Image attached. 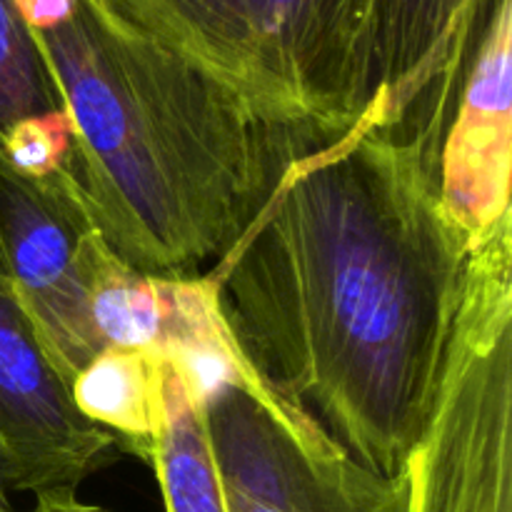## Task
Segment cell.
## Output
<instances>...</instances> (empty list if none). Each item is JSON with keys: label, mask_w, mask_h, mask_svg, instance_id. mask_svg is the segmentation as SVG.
<instances>
[{"label": "cell", "mask_w": 512, "mask_h": 512, "mask_svg": "<svg viewBox=\"0 0 512 512\" xmlns=\"http://www.w3.org/2000/svg\"><path fill=\"white\" fill-rule=\"evenodd\" d=\"M203 395L228 512H410L405 473L385 478L350 458L260 378L233 333Z\"/></svg>", "instance_id": "5b68a950"}, {"label": "cell", "mask_w": 512, "mask_h": 512, "mask_svg": "<svg viewBox=\"0 0 512 512\" xmlns=\"http://www.w3.org/2000/svg\"><path fill=\"white\" fill-rule=\"evenodd\" d=\"M88 305L103 348H160L168 325L163 278L130 268L93 230L85 243Z\"/></svg>", "instance_id": "7c38bea8"}, {"label": "cell", "mask_w": 512, "mask_h": 512, "mask_svg": "<svg viewBox=\"0 0 512 512\" xmlns=\"http://www.w3.org/2000/svg\"><path fill=\"white\" fill-rule=\"evenodd\" d=\"M0 150L15 170L33 178H48L70 165L73 133L63 108L20 120L0 138Z\"/></svg>", "instance_id": "5bb4252c"}, {"label": "cell", "mask_w": 512, "mask_h": 512, "mask_svg": "<svg viewBox=\"0 0 512 512\" xmlns=\"http://www.w3.org/2000/svg\"><path fill=\"white\" fill-rule=\"evenodd\" d=\"M510 180L512 0H495L438 155L440 203L470 253L512 220Z\"/></svg>", "instance_id": "9c48e42d"}, {"label": "cell", "mask_w": 512, "mask_h": 512, "mask_svg": "<svg viewBox=\"0 0 512 512\" xmlns=\"http://www.w3.org/2000/svg\"><path fill=\"white\" fill-rule=\"evenodd\" d=\"M145 460L155 470L165 512H228L205 423V395L170 353L163 425Z\"/></svg>", "instance_id": "30bf717a"}, {"label": "cell", "mask_w": 512, "mask_h": 512, "mask_svg": "<svg viewBox=\"0 0 512 512\" xmlns=\"http://www.w3.org/2000/svg\"><path fill=\"white\" fill-rule=\"evenodd\" d=\"M60 110L33 33L20 20L13 0H0V138L20 120Z\"/></svg>", "instance_id": "4fadbf2b"}, {"label": "cell", "mask_w": 512, "mask_h": 512, "mask_svg": "<svg viewBox=\"0 0 512 512\" xmlns=\"http://www.w3.org/2000/svg\"><path fill=\"white\" fill-rule=\"evenodd\" d=\"M33 512H113L103 505L85 503L75 495V490H48L35 495Z\"/></svg>", "instance_id": "2e32d148"}, {"label": "cell", "mask_w": 512, "mask_h": 512, "mask_svg": "<svg viewBox=\"0 0 512 512\" xmlns=\"http://www.w3.org/2000/svg\"><path fill=\"white\" fill-rule=\"evenodd\" d=\"M75 405L125 450L148 458L165 413V353L103 348L70 385Z\"/></svg>", "instance_id": "8fae6325"}, {"label": "cell", "mask_w": 512, "mask_h": 512, "mask_svg": "<svg viewBox=\"0 0 512 512\" xmlns=\"http://www.w3.org/2000/svg\"><path fill=\"white\" fill-rule=\"evenodd\" d=\"M405 478L410 512H512V223L470 253L433 413Z\"/></svg>", "instance_id": "277c9868"}, {"label": "cell", "mask_w": 512, "mask_h": 512, "mask_svg": "<svg viewBox=\"0 0 512 512\" xmlns=\"http://www.w3.org/2000/svg\"><path fill=\"white\" fill-rule=\"evenodd\" d=\"M233 90L270 128L325 143L370 105L368 0H83Z\"/></svg>", "instance_id": "3957f363"}, {"label": "cell", "mask_w": 512, "mask_h": 512, "mask_svg": "<svg viewBox=\"0 0 512 512\" xmlns=\"http://www.w3.org/2000/svg\"><path fill=\"white\" fill-rule=\"evenodd\" d=\"M118 440L75 405L0 248V478L25 493L78 490Z\"/></svg>", "instance_id": "52a82bcc"}, {"label": "cell", "mask_w": 512, "mask_h": 512, "mask_svg": "<svg viewBox=\"0 0 512 512\" xmlns=\"http://www.w3.org/2000/svg\"><path fill=\"white\" fill-rule=\"evenodd\" d=\"M495 0H368L370 105L358 125L420 130L443 143Z\"/></svg>", "instance_id": "ba28073f"}, {"label": "cell", "mask_w": 512, "mask_h": 512, "mask_svg": "<svg viewBox=\"0 0 512 512\" xmlns=\"http://www.w3.org/2000/svg\"><path fill=\"white\" fill-rule=\"evenodd\" d=\"M33 40L68 115L70 170L90 218L143 275H205L283 165L315 145L260 123L183 55L83 0L68 23Z\"/></svg>", "instance_id": "7a4b0ae2"}, {"label": "cell", "mask_w": 512, "mask_h": 512, "mask_svg": "<svg viewBox=\"0 0 512 512\" xmlns=\"http://www.w3.org/2000/svg\"><path fill=\"white\" fill-rule=\"evenodd\" d=\"M438 155L368 125L300 150L205 273L260 378L385 478L433 413L470 258Z\"/></svg>", "instance_id": "6da1fadb"}, {"label": "cell", "mask_w": 512, "mask_h": 512, "mask_svg": "<svg viewBox=\"0 0 512 512\" xmlns=\"http://www.w3.org/2000/svg\"><path fill=\"white\" fill-rule=\"evenodd\" d=\"M5 488H8V485H5L3 478H0V512H18V510L13 508V505H10L8 493H5Z\"/></svg>", "instance_id": "e0dca14e"}, {"label": "cell", "mask_w": 512, "mask_h": 512, "mask_svg": "<svg viewBox=\"0 0 512 512\" xmlns=\"http://www.w3.org/2000/svg\"><path fill=\"white\" fill-rule=\"evenodd\" d=\"M95 223L70 165L33 178L0 150V248L20 300L68 385L103 350L88 305L85 243Z\"/></svg>", "instance_id": "8992f818"}, {"label": "cell", "mask_w": 512, "mask_h": 512, "mask_svg": "<svg viewBox=\"0 0 512 512\" xmlns=\"http://www.w3.org/2000/svg\"><path fill=\"white\" fill-rule=\"evenodd\" d=\"M20 20L33 33H45L73 18L78 0H13Z\"/></svg>", "instance_id": "9a60e30c"}]
</instances>
